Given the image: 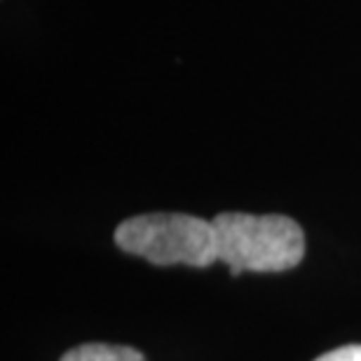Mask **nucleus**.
<instances>
[{
	"label": "nucleus",
	"instance_id": "nucleus-1",
	"mask_svg": "<svg viewBox=\"0 0 361 361\" xmlns=\"http://www.w3.org/2000/svg\"><path fill=\"white\" fill-rule=\"evenodd\" d=\"M219 261L237 277L242 272H284L305 256L302 228L281 214L223 212L214 219Z\"/></svg>",
	"mask_w": 361,
	"mask_h": 361
},
{
	"label": "nucleus",
	"instance_id": "nucleus-2",
	"mask_svg": "<svg viewBox=\"0 0 361 361\" xmlns=\"http://www.w3.org/2000/svg\"><path fill=\"white\" fill-rule=\"evenodd\" d=\"M115 244L125 254L148 263L209 268L219 261V237L214 221L190 214H141L115 228Z\"/></svg>",
	"mask_w": 361,
	"mask_h": 361
},
{
	"label": "nucleus",
	"instance_id": "nucleus-3",
	"mask_svg": "<svg viewBox=\"0 0 361 361\" xmlns=\"http://www.w3.org/2000/svg\"><path fill=\"white\" fill-rule=\"evenodd\" d=\"M59 361H146L139 350L111 343H85L68 350Z\"/></svg>",
	"mask_w": 361,
	"mask_h": 361
},
{
	"label": "nucleus",
	"instance_id": "nucleus-4",
	"mask_svg": "<svg viewBox=\"0 0 361 361\" xmlns=\"http://www.w3.org/2000/svg\"><path fill=\"white\" fill-rule=\"evenodd\" d=\"M314 361H361V345H345V348L331 350Z\"/></svg>",
	"mask_w": 361,
	"mask_h": 361
}]
</instances>
